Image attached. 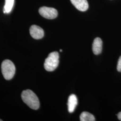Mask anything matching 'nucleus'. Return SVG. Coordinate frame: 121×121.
<instances>
[{
    "label": "nucleus",
    "instance_id": "nucleus-14",
    "mask_svg": "<svg viewBox=\"0 0 121 121\" xmlns=\"http://www.w3.org/2000/svg\"><path fill=\"white\" fill-rule=\"evenodd\" d=\"M0 121H2V120H1V119H0Z\"/></svg>",
    "mask_w": 121,
    "mask_h": 121
},
{
    "label": "nucleus",
    "instance_id": "nucleus-1",
    "mask_svg": "<svg viewBox=\"0 0 121 121\" xmlns=\"http://www.w3.org/2000/svg\"><path fill=\"white\" fill-rule=\"evenodd\" d=\"M23 101L30 108L37 110L39 107V99L35 93L30 90H26L22 92L21 95Z\"/></svg>",
    "mask_w": 121,
    "mask_h": 121
},
{
    "label": "nucleus",
    "instance_id": "nucleus-7",
    "mask_svg": "<svg viewBox=\"0 0 121 121\" xmlns=\"http://www.w3.org/2000/svg\"><path fill=\"white\" fill-rule=\"evenodd\" d=\"M78 104V99L77 96L74 94L69 95L68 99V110L69 112L72 113L73 112L76 106Z\"/></svg>",
    "mask_w": 121,
    "mask_h": 121
},
{
    "label": "nucleus",
    "instance_id": "nucleus-12",
    "mask_svg": "<svg viewBox=\"0 0 121 121\" xmlns=\"http://www.w3.org/2000/svg\"><path fill=\"white\" fill-rule=\"evenodd\" d=\"M117 116L118 119L120 121H121V112H119V113L117 114Z\"/></svg>",
    "mask_w": 121,
    "mask_h": 121
},
{
    "label": "nucleus",
    "instance_id": "nucleus-4",
    "mask_svg": "<svg viewBox=\"0 0 121 121\" xmlns=\"http://www.w3.org/2000/svg\"><path fill=\"white\" fill-rule=\"evenodd\" d=\"M39 12L43 17L48 19H54L58 15L56 9L45 6L40 7L39 9Z\"/></svg>",
    "mask_w": 121,
    "mask_h": 121
},
{
    "label": "nucleus",
    "instance_id": "nucleus-8",
    "mask_svg": "<svg viewBox=\"0 0 121 121\" xmlns=\"http://www.w3.org/2000/svg\"><path fill=\"white\" fill-rule=\"evenodd\" d=\"M102 44L103 42L101 39L99 37L95 39L92 44V51L94 54L99 55L102 50Z\"/></svg>",
    "mask_w": 121,
    "mask_h": 121
},
{
    "label": "nucleus",
    "instance_id": "nucleus-10",
    "mask_svg": "<svg viewBox=\"0 0 121 121\" xmlns=\"http://www.w3.org/2000/svg\"><path fill=\"white\" fill-rule=\"evenodd\" d=\"M14 2V0H5V4L3 9L4 13H9L11 11Z\"/></svg>",
    "mask_w": 121,
    "mask_h": 121
},
{
    "label": "nucleus",
    "instance_id": "nucleus-6",
    "mask_svg": "<svg viewBox=\"0 0 121 121\" xmlns=\"http://www.w3.org/2000/svg\"><path fill=\"white\" fill-rule=\"evenodd\" d=\"M73 6L79 11H85L88 8L87 0H70Z\"/></svg>",
    "mask_w": 121,
    "mask_h": 121
},
{
    "label": "nucleus",
    "instance_id": "nucleus-11",
    "mask_svg": "<svg viewBox=\"0 0 121 121\" xmlns=\"http://www.w3.org/2000/svg\"><path fill=\"white\" fill-rule=\"evenodd\" d=\"M117 70L118 72H121V56H120L117 65Z\"/></svg>",
    "mask_w": 121,
    "mask_h": 121
},
{
    "label": "nucleus",
    "instance_id": "nucleus-3",
    "mask_svg": "<svg viewBox=\"0 0 121 121\" xmlns=\"http://www.w3.org/2000/svg\"><path fill=\"white\" fill-rule=\"evenodd\" d=\"M1 71L4 78L6 80H10L15 74V65L11 60H5L1 64Z\"/></svg>",
    "mask_w": 121,
    "mask_h": 121
},
{
    "label": "nucleus",
    "instance_id": "nucleus-5",
    "mask_svg": "<svg viewBox=\"0 0 121 121\" xmlns=\"http://www.w3.org/2000/svg\"><path fill=\"white\" fill-rule=\"evenodd\" d=\"M30 33L31 37L36 39H42L44 36L43 29L37 25H32L30 28Z\"/></svg>",
    "mask_w": 121,
    "mask_h": 121
},
{
    "label": "nucleus",
    "instance_id": "nucleus-13",
    "mask_svg": "<svg viewBox=\"0 0 121 121\" xmlns=\"http://www.w3.org/2000/svg\"><path fill=\"white\" fill-rule=\"evenodd\" d=\"M60 52H62V49H60Z\"/></svg>",
    "mask_w": 121,
    "mask_h": 121
},
{
    "label": "nucleus",
    "instance_id": "nucleus-2",
    "mask_svg": "<svg viewBox=\"0 0 121 121\" xmlns=\"http://www.w3.org/2000/svg\"><path fill=\"white\" fill-rule=\"evenodd\" d=\"M59 55L58 52H53L49 54L44 63V67L48 71H52L57 67L59 64Z\"/></svg>",
    "mask_w": 121,
    "mask_h": 121
},
{
    "label": "nucleus",
    "instance_id": "nucleus-9",
    "mask_svg": "<svg viewBox=\"0 0 121 121\" xmlns=\"http://www.w3.org/2000/svg\"><path fill=\"white\" fill-rule=\"evenodd\" d=\"M81 121H95V118L90 113L87 112H83L80 116Z\"/></svg>",
    "mask_w": 121,
    "mask_h": 121
}]
</instances>
